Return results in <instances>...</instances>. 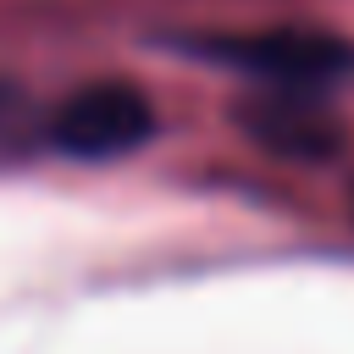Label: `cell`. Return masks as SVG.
<instances>
[{"label": "cell", "mask_w": 354, "mask_h": 354, "mask_svg": "<svg viewBox=\"0 0 354 354\" xmlns=\"http://www.w3.org/2000/svg\"><path fill=\"white\" fill-rule=\"evenodd\" d=\"M155 133V105L133 83H88L50 116V144L77 160H116Z\"/></svg>", "instance_id": "1"}, {"label": "cell", "mask_w": 354, "mask_h": 354, "mask_svg": "<svg viewBox=\"0 0 354 354\" xmlns=\"http://www.w3.org/2000/svg\"><path fill=\"white\" fill-rule=\"evenodd\" d=\"M216 61H232L238 72L260 77L266 88H315L348 66V50L326 33H249V39H210Z\"/></svg>", "instance_id": "2"}]
</instances>
